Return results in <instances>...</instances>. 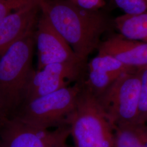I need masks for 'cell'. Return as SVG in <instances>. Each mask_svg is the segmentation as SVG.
Masks as SVG:
<instances>
[{"label":"cell","mask_w":147,"mask_h":147,"mask_svg":"<svg viewBox=\"0 0 147 147\" xmlns=\"http://www.w3.org/2000/svg\"><path fill=\"white\" fill-rule=\"evenodd\" d=\"M3 117H5V116L3 115V113H2V111H1V108H0V120H1L2 118H3Z\"/></svg>","instance_id":"e0dca14e"},{"label":"cell","mask_w":147,"mask_h":147,"mask_svg":"<svg viewBox=\"0 0 147 147\" xmlns=\"http://www.w3.org/2000/svg\"><path fill=\"white\" fill-rule=\"evenodd\" d=\"M68 126L51 131L27 124L16 117L0 120V147H67Z\"/></svg>","instance_id":"8992f818"},{"label":"cell","mask_w":147,"mask_h":147,"mask_svg":"<svg viewBox=\"0 0 147 147\" xmlns=\"http://www.w3.org/2000/svg\"><path fill=\"white\" fill-rule=\"evenodd\" d=\"M41 13L63 37L78 57L87 63L101 38L113 26L108 14L100 9H86L68 0H42Z\"/></svg>","instance_id":"6da1fadb"},{"label":"cell","mask_w":147,"mask_h":147,"mask_svg":"<svg viewBox=\"0 0 147 147\" xmlns=\"http://www.w3.org/2000/svg\"><path fill=\"white\" fill-rule=\"evenodd\" d=\"M87 70L121 76L137 70L126 66L111 55L98 53L87 64Z\"/></svg>","instance_id":"7c38bea8"},{"label":"cell","mask_w":147,"mask_h":147,"mask_svg":"<svg viewBox=\"0 0 147 147\" xmlns=\"http://www.w3.org/2000/svg\"><path fill=\"white\" fill-rule=\"evenodd\" d=\"M41 1L30 3L0 20V56L11 44L36 26L40 14Z\"/></svg>","instance_id":"ba28073f"},{"label":"cell","mask_w":147,"mask_h":147,"mask_svg":"<svg viewBox=\"0 0 147 147\" xmlns=\"http://www.w3.org/2000/svg\"><path fill=\"white\" fill-rule=\"evenodd\" d=\"M36 27L0 56V108L5 117L14 116L25 102L28 84L34 71L32 63Z\"/></svg>","instance_id":"7a4b0ae2"},{"label":"cell","mask_w":147,"mask_h":147,"mask_svg":"<svg viewBox=\"0 0 147 147\" xmlns=\"http://www.w3.org/2000/svg\"><path fill=\"white\" fill-rule=\"evenodd\" d=\"M38 51L37 70L53 63H79L82 62L68 44L40 12L34 31Z\"/></svg>","instance_id":"52a82bcc"},{"label":"cell","mask_w":147,"mask_h":147,"mask_svg":"<svg viewBox=\"0 0 147 147\" xmlns=\"http://www.w3.org/2000/svg\"><path fill=\"white\" fill-rule=\"evenodd\" d=\"M67 124L75 147H115V127L84 81Z\"/></svg>","instance_id":"3957f363"},{"label":"cell","mask_w":147,"mask_h":147,"mask_svg":"<svg viewBox=\"0 0 147 147\" xmlns=\"http://www.w3.org/2000/svg\"><path fill=\"white\" fill-rule=\"evenodd\" d=\"M113 24L122 36L147 43V14H123L113 19Z\"/></svg>","instance_id":"30bf717a"},{"label":"cell","mask_w":147,"mask_h":147,"mask_svg":"<svg viewBox=\"0 0 147 147\" xmlns=\"http://www.w3.org/2000/svg\"><path fill=\"white\" fill-rule=\"evenodd\" d=\"M141 78L138 70L123 75L96 97L99 104L114 127L137 123Z\"/></svg>","instance_id":"5b68a950"},{"label":"cell","mask_w":147,"mask_h":147,"mask_svg":"<svg viewBox=\"0 0 147 147\" xmlns=\"http://www.w3.org/2000/svg\"><path fill=\"white\" fill-rule=\"evenodd\" d=\"M99 53L109 55L126 66L140 69L147 67V43L113 34L100 42Z\"/></svg>","instance_id":"9c48e42d"},{"label":"cell","mask_w":147,"mask_h":147,"mask_svg":"<svg viewBox=\"0 0 147 147\" xmlns=\"http://www.w3.org/2000/svg\"><path fill=\"white\" fill-rule=\"evenodd\" d=\"M67 147H69L68 146H67Z\"/></svg>","instance_id":"ac0fdd59"},{"label":"cell","mask_w":147,"mask_h":147,"mask_svg":"<svg viewBox=\"0 0 147 147\" xmlns=\"http://www.w3.org/2000/svg\"><path fill=\"white\" fill-rule=\"evenodd\" d=\"M79 7L89 9L99 10L102 9L106 5V0H68Z\"/></svg>","instance_id":"2e32d148"},{"label":"cell","mask_w":147,"mask_h":147,"mask_svg":"<svg viewBox=\"0 0 147 147\" xmlns=\"http://www.w3.org/2000/svg\"><path fill=\"white\" fill-rule=\"evenodd\" d=\"M82 82H75L73 86L25 102L11 117L42 129L68 126V120L75 109Z\"/></svg>","instance_id":"277c9868"},{"label":"cell","mask_w":147,"mask_h":147,"mask_svg":"<svg viewBox=\"0 0 147 147\" xmlns=\"http://www.w3.org/2000/svg\"><path fill=\"white\" fill-rule=\"evenodd\" d=\"M115 147H147V124L135 123L115 126Z\"/></svg>","instance_id":"8fae6325"},{"label":"cell","mask_w":147,"mask_h":147,"mask_svg":"<svg viewBox=\"0 0 147 147\" xmlns=\"http://www.w3.org/2000/svg\"><path fill=\"white\" fill-rule=\"evenodd\" d=\"M138 70L141 78V88L137 123L147 124V67Z\"/></svg>","instance_id":"4fadbf2b"},{"label":"cell","mask_w":147,"mask_h":147,"mask_svg":"<svg viewBox=\"0 0 147 147\" xmlns=\"http://www.w3.org/2000/svg\"><path fill=\"white\" fill-rule=\"evenodd\" d=\"M41 0H0V20L24 7Z\"/></svg>","instance_id":"9a60e30c"},{"label":"cell","mask_w":147,"mask_h":147,"mask_svg":"<svg viewBox=\"0 0 147 147\" xmlns=\"http://www.w3.org/2000/svg\"><path fill=\"white\" fill-rule=\"evenodd\" d=\"M124 14L138 16L147 14V0H113Z\"/></svg>","instance_id":"5bb4252c"}]
</instances>
